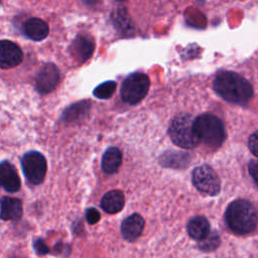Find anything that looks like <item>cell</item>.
Here are the masks:
<instances>
[{"label":"cell","mask_w":258,"mask_h":258,"mask_svg":"<svg viewBox=\"0 0 258 258\" xmlns=\"http://www.w3.org/2000/svg\"><path fill=\"white\" fill-rule=\"evenodd\" d=\"M213 89L223 100L236 105H245L253 97L251 84L241 75L231 71L219 73L214 79Z\"/></svg>","instance_id":"6da1fadb"},{"label":"cell","mask_w":258,"mask_h":258,"mask_svg":"<svg viewBox=\"0 0 258 258\" xmlns=\"http://www.w3.org/2000/svg\"><path fill=\"white\" fill-rule=\"evenodd\" d=\"M225 219L229 228L238 235L252 232L257 225V213L253 205L245 200L232 202L225 213Z\"/></svg>","instance_id":"7a4b0ae2"},{"label":"cell","mask_w":258,"mask_h":258,"mask_svg":"<svg viewBox=\"0 0 258 258\" xmlns=\"http://www.w3.org/2000/svg\"><path fill=\"white\" fill-rule=\"evenodd\" d=\"M194 129L200 142L212 148L220 147L226 137L224 124L217 116L206 113L194 120Z\"/></svg>","instance_id":"3957f363"},{"label":"cell","mask_w":258,"mask_h":258,"mask_svg":"<svg viewBox=\"0 0 258 258\" xmlns=\"http://www.w3.org/2000/svg\"><path fill=\"white\" fill-rule=\"evenodd\" d=\"M168 133L172 142L181 148H194L200 143L194 129V119L186 113L178 114L172 119Z\"/></svg>","instance_id":"277c9868"},{"label":"cell","mask_w":258,"mask_h":258,"mask_svg":"<svg viewBox=\"0 0 258 258\" xmlns=\"http://www.w3.org/2000/svg\"><path fill=\"white\" fill-rule=\"evenodd\" d=\"M150 80L144 73H133L129 75L122 83L121 97L124 102L135 105L142 101L148 93Z\"/></svg>","instance_id":"5b68a950"},{"label":"cell","mask_w":258,"mask_h":258,"mask_svg":"<svg viewBox=\"0 0 258 258\" xmlns=\"http://www.w3.org/2000/svg\"><path fill=\"white\" fill-rule=\"evenodd\" d=\"M21 167L26 180L33 185L40 184L43 181L47 170L45 157L35 150L23 154L21 158Z\"/></svg>","instance_id":"8992f818"},{"label":"cell","mask_w":258,"mask_h":258,"mask_svg":"<svg viewBox=\"0 0 258 258\" xmlns=\"http://www.w3.org/2000/svg\"><path fill=\"white\" fill-rule=\"evenodd\" d=\"M194 185L200 191L209 196H217L221 189V182L216 171L207 164H203L194 169L191 173Z\"/></svg>","instance_id":"52a82bcc"},{"label":"cell","mask_w":258,"mask_h":258,"mask_svg":"<svg viewBox=\"0 0 258 258\" xmlns=\"http://www.w3.org/2000/svg\"><path fill=\"white\" fill-rule=\"evenodd\" d=\"M59 83V70L52 63H44L35 76V89L40 95L51 93Z\"/></svg>","instance_id":"ba28073f"},{"label":"cell","mask_w":258,"mask_h":258,"mask_svg":"<svg viewBox=\"0 0 258 258\" xmlns=\"http://www.w3.org/2000/svg\"><path fill=\"white\" fill-rule=\"evenodd\" d=\"M23 52L13 41L8 39L0 40V69H12L21 63Z\"/></svg>","instance_id":"9c48e42d"},{"label":"cell","mask_w":258,"mask_h":258,"mask_svg":"<svg viewBox=\"0 0 258 258\" xmlns=\"http://www.w3.org/2000/svg\"><path fill=\"white\" fill-rule=\"evenodd\" d=\"M95 49L94 39L87 34H79L70 46V53L74 60L82 64L88 60L93 54Z\"/></svg>","instance_id":"30bf717a"},{"label":"cell","mask_w":258,"mask_h":258,"mask_svg":"<svg viewBox=\"0 0 258 258\" xmlns=\"http://www.w3.org/2000/svg\"><path fill=\"white\" fill-rule=\"evenodd\" d=\"M0 186L8 192L18 191L21 186L17 170L6 160L0 162Z\"/></svg>","instance_id":"8fae6325"},{"label":"cell","mask_w":258,"mask_h":258,"mask_svg":"<svg viewBox=\"0 0 258 258\" xmlns=\"http://www.w3.org/2000/svg\"><path fill=\"white\" fill-rule=\"evenodd\" d=\"M143 228V218L138 214H133L123 220L121 224V233L125 240L132 242L141 235Z\"/></svg>","instance_id":"7c38bea8"},{"label":"cell","mask_w":258,"mask_h":258,"mask_svg":"<svg viewBox=\"0 0 258 258\" xmlns=\"http://www.w3.org/2000/svg\"><path fill=\"white\" fill-rule=\"evenodd\" d=\"M22 203L19 199L4 197L1 200L0 218L4 221H16L22 217Z\"/></svg>","instance_id":"4fadbf2b"},{"label":"cell","mask_w":258,"mask_h":258,"mask_svg":"<svg viewBox=\"0 0 258 258\" xmlns=\"http://www.w3.org/2000/svg\"><path fill=\"white\" fill-rule=\"evenodd\" d=\"M23 32L31 40L40 41L44 39L49 33L48 24L40 18H30L28 19L23 26Z\"/></svg>","instance_id":"5bb4252c"},{"label":"cell","mask_w":258,"mask_h":258,"mask_svg":"<svg viewBox=\"0 0 258 258\" xmlns=\"http://www.w3.org/2000/svg\"><path fill=\"white\" fill-rule=\"evenodd\" d=\"M91 108L90 101H81L68 107L61 114V121L63 123L77 122L85 118Z\"/></svg>","instance_id":"9a60e30c"},{"label":"cell","mask_w":258,"mask_h":258,"mask_svg":"<svg viewBox=\"0 0 258 258\" xmlns=\"http://www.w3.org/2000/svg\"><path fill=\"white\" fill-rule=\"evenodd\" d=\"M125 199L122 191L114 189L104 195L101 200V208L109 214H116L124 207Z\"/></svg>","instance_id":"2e32d148"},{"label":"cell","mask_w":258,"mask_h":258,"mask_svg":"<svg viewBox=\"0 0 258 258\" xmlns=\"http://www.w3.org/2000/svg\"><path fill=\"white\" fill-rule=\"evenodd\" d=\"M122 162V153L117 147H109L102 157V169L108 174L118 171Z\"/></svg>","instance_id":"e0dca14e"},{"label":"cell","mask_w":258,"mask_h":258,"mask_svg":"<svg viewBox=\"0 0 258 258\" xmlns=\"http://www.w3.org/2000/svg\"><path fill=\"white\" fill-rule=\"evenodd\" d=\"M187 233L195 240H203L210 233L209 221L203 216H196L191 218L187 224Z\"/></svg>","instance_id":"ac0fdd59"},{"label":"cell","mask_w":258,"mask_h":258,"mask_svg":"<svg viewBox=\"0 0 258 258\" xmlns=\"http://www.w3.org/2000/svg\"><path fill=\"white\" fill-rule=\"evenodd\" d=\"M117 84L114 81H107L104 82L102 84H100L99 86H97L94 91H93V95L101 100H107L110 99L113 94L115 93Z\"/></svg>","instance_id":"d6986e66"},{"label":"cell","mask_w":258,"mask_h":258,"mask_svg":"<svg viewBox=\"0 0 258 258\" xmlns=\"http://www.w3.org/2000/svg\"><path fill=\"white\" fill-rule=\"evenodd\" d=\"M113 21L117 29L122 32H128L131 29V25L129 24V17L124 9H117L113 15Z\"/></svg>","instance_id":"ffe728a7"},{"label":"cell","mask_w":258,"mask_h":258,"mask_svg":"<svg viewBox=\"0 0 258 258\" xmlns=\"http://www.w3.org/2000/svg\"><path fill=\"white\" fill-rule=\"evenodd\" d=\"M220 245V237L217 232H210L209 235L200 241L199 248L205 252H210L218 248Z\"/></svg>","instance_id":"44dd1931"},{"label":"cell","mask_w":258,"mask_h":258,"mask_svg":"<svg viewBox=\"0 0 258 258\" xmlns=\"http://www.w3.org/2000/svg\"><path fill=\"white\" fill-rule=\"evenodd\" d=\"M33 249L38 255H45L49 252L48 247L41 238H37L33 241Z\"/></svg>","instance_id":"7402d4cb"},{"label":"cell","mask_w":258,"mask_h":258,"mask_svg":"<svg viewBox=\"0 0 258 258\" xmlns=\"http://www.w3.org/2000/svg\"><path fill=\"white\" fill-rule=\"evenodd\" d=\"M100 218H101L100 213L95 208L87 209V211H86V220L89 224L94 225V224L98 223Z\"/></svg>","instance_id":"603a6c76"},{"label":"cell","mask_w":258,"mask_h":258,"mask_svg":"<svg viewBox=\"0 0 258 258\" xmlns=\"http://www.w3.org/2000/svg\"><path fill=\"white\" fill-rule=\"evenodd\" d=\"M248 146L251 152L258 157V131L252 133L249 137L248 141Z\"/></svg>","instance_id":"cb8c5ba5"},{"label":"cell","mask_w":258,"mask_h":258,"mask_svg":"<svg viewBox=\"0 0 258 258\" xmlns=\"http://www.w3.org/2000/svg\"><path fill=\"white\" fill-rule=\"evenodd\" d=\"M248 169L255 184L258 186V160H251L249 162Z\"/></svg>","instance_id":"d4e9b609"},{"label":"cell","mask_w":258,"mask_h":258,"mask_svg":"<svg viewBox=\"0 0 258 258\" xmlns=\"http://www.w3.org/2000/svg\"><path fill=\"white\" fill-rule=\"evenodd\" d=\"M83 3L89 7H94L100 3V0H82Z\"/></svg>","instance_id":"484cf974"},{"label":"cell","mask_w":258,"mask_h":258,"mask_svg":"<svg viewBox=\"0 0 258 258\" xmlns=\"http://www.w3.org/2000/svg\"><path fill=\"white\" fill-rule=\"evenodd\" d=\"M1 2H2V0H0V4H1Z\"/></svg>","instance_id":"4316f807"}]
</instances>
